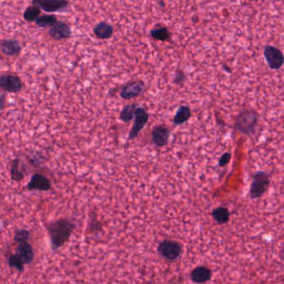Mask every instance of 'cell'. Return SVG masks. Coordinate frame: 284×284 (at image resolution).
I'll return each instance as SVG.
<instances>
[{"mask_svg": "<svg viewBox=\"0 0 284 284\" xmlns=\"http://www.w3.org/2000/svg\"><path fill=\"white\" fill-rule=\"evenodd\" d=\"M30 231L28 229H18L16 231L13 240L16 243H22L28 241V238H30Z\"/></svg>", "mask_w": 284, "mask_h": 284, "instance_id": "d4e9b609", "label": "cell"}, {"mask_svg": "<svg viewBox=\"0 0 284 284\" xmlns=\"http://www.w3.org/2000/svg\"><path fill=\"white\" fill-rule=\"evenodd\" d=\"M46 228L49 233L51 248L56 251L69 240L74 230L75 225L67 219H60L48 224Z\"/></svg>", "mask_w": 284, "mask_h": 284, "instance_id": "6da1fadb", "label": "cell"}, {"mask_svg": "<svg viewBox=\"0 0 284 284\" xmlns=\"http://www.w3.org/2000/svg\"></svg>", "mask_w": 284, "mask_h": 284, "instance_id": "83f0119b", "label": "cell"}, {"mask_svg": "<svg viewBox=\"0 0 284 284\" xmlns=\"http://www.w3.org/2000/svg\"><path fill=\"white\" fill-rule=\"evenodd\" d=\"M94 34L98 39H108L113 36V28L110 24L103 23H98L94 28Z\"/></svg>", "mask_w": 284, "mask_h": 284, "instance_id": "2e32d148", "label": "cell"}, {"mask_svg": "<svg viewBox=\"0 0 284 284\" xmlns=\"http://www.w3.org/2000/svg\"><path fill=\"white\" fill-rule=\"evenodd\" d=\"M270 179L269 174L264 171H257L251 182L249 195L251 199H259L265 194L269 189Z\"/></svg>", "mask_w": 284, "mask_h": 284, "instance_id": "3957f363", "label": "cell"}, {"mask_svg": "<svg viewBox=\"0 0 284 284\" xmlns=\"http://www.w3.org/2000/svg\"><path fill=\"white\" fill-rule=\"evenodd\" d=\"M151 34L153 39L161 41H167L170 39L169 30L166 27L154 28L151 30Z\"/></svg>", "mask_w": 284, "mask_h": 284, "instance_id": "7402d4cb", "label": "cell"}, {"mask_svg": "<svg viewBox=\"0 0 284 284\" xmlns=\"http://www.w3.org/2000/svg\"><path fill=\"white\" fill-rule=\"evenodd\" d=\"M259 121V114L253 109L242 111L236 117L235 128L243 135L250 136L254 133Z\"/></svg>", "mask_w": 284, "mask_h": 284, "instance_id": "7a4b0ae2", "label": "cell"}, {"mask_svg": "<svg viewBox=\"0 0 284 284\" xmlns=\"http://www.w3.org/2000/svg\"><path fill=\"white\" fill-rule=\"evenodd\" d=\"M4 103H5V95H0V111H2L4 108Z\"/></svg>", "mask_w": 284, "mask_h": 284, "instance_id": "4316f807", "label": "cell"}, {"mask_svg": "<svg viewBox=\"0 0 284 284\" xmlns=\"http://www.w3.org/2000/svg\"><path fill=\"white\" fill-rule=\"evenodd\" d=\"M252 1H253V0H252Z\"/></svg>", "mask_w": 284, "mask_h": 284, "instance_id": "f1b7e54d", "label": "cell"}, {"mask_svg": "<svg viewBox=\"0 0 284 284\" xmlns=\"http://www.w3.org/2000/svg\"><path fill=\"white\" fill-rule=\"evenodd\" d=\"M170 132L164 125L156 126L152 131V140L155 145L159 147L165 146L169 141Z\"/></svg>", "mask_w": 284, "mask_h": 284, "instance_id": "5bb4252c", "label": "cell"}, {"mask_svg": "<svg viewBox=\"0 0 284 284\" xmlns=\"http://www.w3.org/2000/svg\"><path fill=\"white\" fill-rule=\"evenodd\" d=\"M57 23V19L56 16L54 15L40 16L35 20L36 25L39 26V27H42V28L48 27V26L53 27Z\"/></svg>", "mask_w": 284, "mask_h": 284, "instance_id": "603a6c76", "label": "cell"}, {"mask_svg": "<svg viewBox=\"0 0 284 284\" xmlns=\"http://www.w3.org/2000/svg\"><path fill=\"white\" fill-rule=\"evenodd\" d=\"M51 182L44 174L35 173L31 176L27 184V189L30 191H49L51 189Z\"/></svg>", "mask_w": 284, "mask_h": 284, "instance_id": "52a82bcc", "label": "cell"}, {"mask_svg": "<svg viewBox=\"0 0 284 284\" xmlns=\"http://www.w3.org/2000/svg\"><path fill=\"white\" fill-rule=\"evenodd\" d=\"M49 34L56 40L68 39L71 36V28L69 25L63 22H57L49 29Z\"/></svg>", "mask_w": 284, "mask_h": 284, "instance_id": "7c38bea8", "label": "cell"}, {"mask_svg": "<svg viewBox=\"0 0 284 284\" xmlns=\"http://www.w3.org/2000/svg\"><path fill=\"white\" fill-rule=\"evenodd\" d=\"M190 115H191L190 109L188 107L183 106V107H180L177 111L174 119H173V121H174L175 125H180L182 123H184V121H186L190 117Z\"/></svg>", "mask_w": 284, "mask_h": 284, "instance_id": "d6986e66", "label": "cell"}, {"mask_svg": "<svg viewBox=\"0 0 284 284\" xmlns=\"http://www.w3.org/2000/svg\"><path fill=\"white\" fill-rule=\"evenodd\" d=\"M230 153L224 154L223 156H221L220 162H219V166L221 167H226V165L228 164V162H230Z\"/></svg>", "mask_w": 284, "mask_h": 284, "instance_id": "484cf974", "label": "cell"}, {"mask_svg": "<svg viewBox=\"0 0 284 284\" xmlns=\"http://www.w3.org/2000/svg\"><path fill=\"white\" fill-rule=\"evenodd\" d=\"M0 50L6 56H17L20 54L22 48L17 40L3 39L0 41Z\"/></svg>", "mask_w": 284, "mask_h": 284, "instance_id": "4fadbf2b", "label": "cell"}, {"mask_svg": "<svg viewBox=\"0 0 284 284\" xmlns=\"http://www.w3.org/2000/svg\"><path fill=\"white\" fill-rule=\"evenodd\" d=\"M40 13H41V9L39 6L34 4V5L29 6L26 8L24 13H23V18L28 22H33L39 18Z\"/></svg>", "mask_w": 284, "mask_h": 284, "instance_id": "44dd1931", "label": "cell"}, {"mask_svg": "<svg viewBox=\"0 0 284 284\" xmlns=\"http://www.w3.org/2000/svg\"><path fill=\"white\" fill-rule=\"evenodd\" d=\"M144 88H145V85L141 81L131 82L123 87L120 92V96L124 99H131L141 94Z\"/></svg>", "mask_w": 284, "mask_h": 284, "instance_id": "8fae6325", "label": "cell"}, {"mask_svg": "<svg viewBox=\"0 0 284 284\" xmlns=\"http://www.w3.org/2000/svg\"><path fill=\"white\" fill-rule=\"evenodd\" d=\"M136 105H135V104L125 106V108H123L122 111H121V113H120V119L124 122L130 121L133 118L134 115L136 113Z\"/></svg>", "mask_w": 284, "mask_h": 284, "instance_id": "cb8c5ba5", "label": "cell"}, {"mask_svg": "<svg viewBox=\"0 0 284 284\" xmlns=\"http://www.w3.org/2000/svg\"><path fill=\"white\" fill-rule=\"evenodd\" d=\"M158 252L164 259L174 261L181 254V245L174 240H163L158 246Z\"/></svg>", "mask_w": 284, "mask_h": 284, "instance_id": "277c9868", "label": "cell"}, {"mask_svg": "<svg viewBox=\"0 0 284 284\" xmlns=\"http://www.w3.org/2000/svg\"><path fill=\"white\" fill-rule=\"evenodd\" d=\"M20 77L14 74L0 75V89L10 93H17L23 88Z\"/></svg>", "mask_w": 284, "mask_h": 284, "instance_id": "8992f818", "label": "cell"}, {"mask_svg": "<svg viewBox=\"0 0 284 284\" xmlns=\"http://www.w3.org/2000/svg\"><path fill=\"white\" fill-rule=\"evenodd\" d=\"M33 3L48 13L61 10L68 5L67 0H33Z\"/></svg>", "mask_w": 284, "mask_h": 284, "instance_id": "ba28073f", "label": "cell"}, {"mask_svg": "<svg viewBox=\"0 0 284 284\" xmlns=\"http://www.w3.org/2000/svg\"><path fill=\"white\" fill-rule=\"evenodd\" d=\"M212 277V272L205 266H198L193 269L190 274V279L195 284H205L210 281Z\"/></svg>", "mask_w": 284, "mask_h": 284, "instance_id": "9a60e30c", "label": "cell"}, {"mask_svg": "<svg viewBox=\"0 0 284 284\" xmlns=\"http://www.w3.org/2000/svg\"><path fill=\"white\" fill-rule=\"evenodd\" d=\"M16 254L23 259L24 264L27 265L32 264L34 259V252L33 246L28 241L18 243L16 248Z\"/></svg>", "mask_w": 284, "mask_h": 284, "instance_id": "30bf717a", "label": "cell"}, {"mask_svg": "<svg viewBox=\"0 0 284 284\" xmlns=\"http://www.w3.org/2000/svg\"><path fill=\"white\" fill-rule=\"evenodd\" d=\"M19 164L20 159L18 157H16L11 162L10 177L13 181L20 182L24 179V174L19 168Z\"/></svg>", "mask_w": 284, "mask_h": 284, "instance_id": "e0dca14e", "label": "cell"}, {"mask_svg": "<svg viewBox=\"0 0 284 284\" xmlns=\"http://www.w3.org/2000/svg\"><path fill=\"white\" fill-rule=\"evenodd\" d=\"M136 115V120L134 123L133 126L131 131H130L129 134V138L132 140V139L136 138L139 132L141 131V129L143 128L145 125H146L147 120L149 119L148 113H146V110L143 108H137L135 113Z\"/></svg>", "mask_w": 284, "mask_h": 284, "instance_id": "9c48e42d", "label": "cell"}, {"mask_svg": "<svg viewBox=\"0 0 284 284\" xmlns=\"http://www.w3.org/2000/svg\"><path fill=\"white\" fill-rule=\"evenodd\" d=\"M264 56L271 69L279 70L284 66V54L276 47L267 45L264 49Z\"/></svg>", "mask_w": 284, "mask_h": 284, "instance_id": "5b68a950", "label": "cell"}, {"mask_svg": "<svg viewBox=\"0 0 284 284\" xmlns=\"http://www.w3.org/2000/svg\"><path fill=\"white\" fill-rule=\"evenodd\" d=\"M229 211L227 208L219 207L213 210L212 217L219 225L226 224L229 220Z\"/></svg>", "mask_w": 284, "mask_h": 284, "instance_id": "ac0fdd59", "label": "cell"}, {"mask_svg": "<svg viewBox=\"0 0 284 284\" xmlns=\"http://www.w3.org/2000/svg\"><path fill=\"white\" fill-rule=\"evenodd\" d=\"M8 264L10 268L14 269L18 272L24 271V262L23 259H21L20 257L18 256V254H11L8 257Z\"/></svg>", "mask_w": 284, "mask_h": 284, "instance_id": "ffe728a7", "label": "cell"}]
</instances>
